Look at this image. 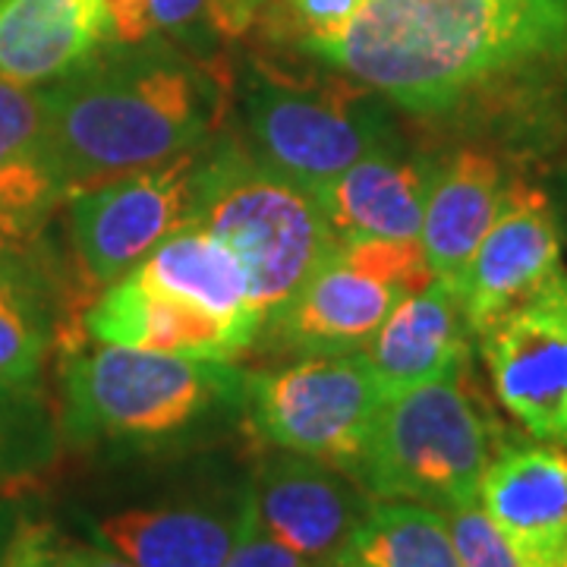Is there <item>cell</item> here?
<instances>
[{
	"label": "cell",
	"instance_id": "30",
	"mask_svg": "<svg viewBox=\"0 0 567 567\" xmlns=\"http://www.w3.org/2000/svg\"><path fill=\"white\" fill-rule=\"evenodd\" d=\"M224 567H312L303 561L297 551H290L281 546L268 529L262 527L259 514H256V502L249 507V517H246L244 533L237 539V546L230 551L227 565Z\"/></svg>",
	"mask_w": 567,
	"mask_h": 567
},
{
	"label": "cell",
	"instance_id": "21",
	"mask_svg": "<svg viewBox=\"0 0 567 567\" xmlns=\"http://www.w3.org/2000/svg\"><path fill=\"white\" fill-rule=\"evenodd\" d=\"M61 199L44 158V89L0 76V212L41 227Z\"/></svg>",
	"mask_w": 567,
	"mask_h": 567
},
{
	"label": "cell",
	"instance_id": "34",
	"mask_svg": "<svg viewBox=\"0 0 567 567\" xmlns=\"http://www.w3.org/2000/svg\"><path fill=\"white\" fill-rule=\"evenodd\" d=\"M558 567H567V555H565V561H561V565H558Z\"/></svg>",
	"mask_w": 567,
	"mask_h": 567
},
{
	"label": "cell",
	"instance_id": "6",
	"mask_svg": "<svg viewBox=\"0 0 567 567\" xmlns=\"http://www.w3.org/2000/svg\"><path fill=\"white\" fill-rule=\"evenodd\" d=\"M379 99L357 80L300 82L265 66L246 92L249 152L316 193L369 152L391 145V117Z\"/></svg>",
	"mask_w": 567,
	"mask_h": 567
},
{
	"label": "cell",
	"instance_id": "17",
	"mask_svg": "<svg viewBox=\"0 0 567 567\" xmlns=\"http://www.w3.org/2000/svg\"><path fill=\"white\" fill-rule=\"evenodd\" d=\"M470 334L457 293L432 278L388 312L363 353L391 398L470 365Z\"/></svg>",
	"mask_w": 567,
	"mask_h": 567
},
{
	"label": "cell",
	"instance_id": "29",
	"mask_svg": "<svg viewBox=\"0 0 567 567\" xmlns=\"http://www.w3.org/2000/svg\"><path fill=\"white\" fill-rule=\"evenodd\" d=\"M0 287H51L41 230L0 212Z\"/></svg>",
	"mask_w": 567,
	"mask_h": 567
},
{
	"label": "cell",
	"instance_id": "3",
	"mask_svg": "<svg viewBox=\"0 0 567 567\" xmlns=\"http://www.w3.org/2000/svg\"><path fill=\"white\" fill-rule=\"evenodd\" d=\"M244 404L246 372L234 360L102 344L63 372L61 435L73 445L152 451L203 435Z\"/></svg>",
	"mask_w": 567,
	"mask_h": 567
},
{
	"label": "cell",
	"instance_id": "32",
	"mask_svg": "<svg viewBox=\"0 0 567 567\" xmlns=\"http://www.w3.org/2000/svg\"><path fill=\"white\" fill-rule=\"evenodd\" d=\"M259 3H262V0H246V10H249V17H256V10H259Z\"/></svg>",
	"mask_w": 567,
	"mask_h": 567
},
{
	"label": "cell",
	"instance_id": "10",
	"mask_svg": "<svg viewBox=\"0 0 567 567\" xmlns=\"http://www.w3.org/2000/svg\"><path fill=\"white\" fill-rule=\"evenodd\" d=\"M252 502L262 527L312 567L347 561L375 505L344 470L293 451L262 457L252 480Z\"/></svg>",
	"mask_w": 567,
	"mask_h": 567
},
{
	"label": "cell",
	"instance_id": "23",
	"mask_svg": "<svg viewBox=\"0 0 567 567\" xmlns=\"http://www.w3.org/2000/svg\"><path fill=\"white\" fill-rule=\"evenodd\" d=\"M350 558L363 567H464L445 514L401 498H375Z\"/></svg>",
	"mask_w": 567,
	"mask_h": 567
},
{
	"label": "cell",
	"instance_id": "12",
	"mask_svg": "<svg viewBox=\"0 0 567 567\" xmlns=\"http://www.w3.org/2000/svg\"><path fill=\"white\" fill-rule=\"evenodd\" d=\"M404 297L394 284L344 262L334 246L309 281L265 319L256 341L300 360L360 353Z\"/></svg>",
	"mask_w": 567,
	"mask_h": 567
},
{
	"label": "cell",
	"instance_id": "28",
	"mask_svg": "<svg viewBox=\"0 0 567 567\" xmlns=\"http://www.w3.org/2000/svg\"><path fill=\"white\" fill-rule=\"evenodd\" d=\"M451 529L454 548L461 555L464 567H520L514 551L507 548L505 536L495 529V524L486 517L480 502L464 507L442 511Z\"/></svg>",
	"mask_w": 567,
	"mask_h": 567
},
{
	"label": "cell",
	"instance_id": "20",
	"mask_svg": "<svg viewBox=\"0 0 567 567\" xmlns=\"http://www.w3.org/2000/svg\"><path fill=\"white\" fill-rule=\"evenodd\" d=\"M148 284L181 293L189 303L230 322L262 328L259 312L249 306V281L240 259L196 221L181 224L155 246L140 265H133Z\"/></svg>",
	"mask_w": 567,
	"mask_h": 567
},
{
	"label": "cell",
	"instance_id": "25",
	"mask_svg": "<svg viewBox=\"0 0 567 567\" xmlns=\"http://www.w3.org/2000/svg\"><path fill=\"white\" fill-rule=\"evenodd\" d=\"M51 287H0V382L39 388L41 365L54 341Z\"/></svg>",
	"mask_w": 567,
	"mask_h": 567
},
{
	"label": "cell",
	"instance_id": "33",
	"mask_svg": "<svg viewBox=\"0 0 567 567\" xmlns=\"http://www.w3.org/2000/svg\"><path fill=\"white\" fill-rule=\"evenodd\" d=\"M334 567H363L360 561H353V558H347V561H341V565H334Z\"/></svg>",
	"mask_w": 567,
	"mask_h": 567
},
{
	"label": "cell",
	"instance_id": "13",
	"mask_svg": "<svg viewBox=\"0 0 567 567\" xmlns=\"http://www.w3.org/2000/svg\"><path fill=\"white\" fill-rule=\"evenodd\" d=\"M85 331L99 344L203 360H237L259 338L256 328L221 319L181 293L148 284L136 271L107 284L102 300L85 316Z\"/></svg>",
	"mask_w": 567,
	"mask_h": 567
},
{
	"label": "cell",
	"instance_id": "1",
	"mask_svg": "<svg viewBox=\"0 0 567 567\" xmlns=\"http://www.w3.org/2000/svg\"><path fill=\"white\" fill-rule=\"evenodd\" d=\"M347 80L439 117L567 63V0H365L331 39L306 41Z\"/></svg>",
	"mask_w": 567,
	"mask_h": 567
},
{
	"label": "cell",
	"instance_id": "27",
	"mask_svg": "<svg viewBox=\"0 0 567 567\" xmlns=\"http://www.w3.org/2000/svg\"><path fill=\"white\" fill-rule=\"evenodd\" d=\"M363 3L365 0H262L259 10L268 17L275 35H287L303 48L306 41L338 35Z\"/></svg>",
	"mask_w": 567,
	"mask_h": 567
},
{
	"label": "cell",
	"instance_id": "26",
	"mask_svg": "<svg viewBox=\"0 0 567 567\" xmlns=\"http://www.w3.org/2000/svg\"><path fill=\"white\" fill-rule=\"evenodd\" d=\"M3 567H136L123 555L99 546H82L73 539H63L54 527L25 524L17 529V539L10 546Z\"/></svg>",
	"mask_w": 567,
	"mask_h": 567
},
{
	"label": "cell",
	"instance_id": "8",
	"mask_svg": "<svg viewBox=\"0 0 567 567\" xmlns=\"http://www.w3.org/2000/svg\"><path fill=\"white\" fill-rule=\"evenodd\" d=\"M208 142L70 196V234L89 281L114 284L189 221Z\"/></svg>",
	"mask_w": 567,
	"mask_h": 567
},
{
	"label": "cell",
	"instance_id": "14",
	"mask_svg": "<svg viewBox=\"0 0 567 567\" xmlns=\"http://www.w3.org/2000/svg\"><path fill=\"white\" fill-rule=\"evenodd\" d=\"M480 507L505 536L520 567H558L567 555V451L502 445L492 457Z\"/></svg>",
	"mask_w": 567,
	"mask_h": 567
},
{
	"label": "cell",
	"instance_id": "18",
	"mask_svg": "<svg viewBox=\"0 0 567 567\" xmlns=\"http://www.w3.org/2000/svg\"><path fill=\"white\" fill-rule=\"evenodd\" d=\"M505 189L498 162L480 148H464L435 171L425 199L420 244L425 249L432 278L454 290L457 300L466 265L480 240L486 237L488 224L495 221Z\"/></svg>",
	"mask_w": 567,
	"mask_h": 567
},
{
	"label": "cell",
	"instance_id": "4",
	"mask_svg": "<svg viewBox=\"0 0 567 567\" xmlns=\"http://www.w3.org/2000/svg\"><path fill=\"white\" fill-rule=\"evenodd\" d=\"M189 221L215 234L240 259L249 306L262 322L338 246L316 193L234 140L208 142Z\"/></svg>",
	"mask_w": 567,
	"mask_h": 567
},
{
	"label": "cell",
	"instance_id": "24",
	"mask_svg": "<svg viewBox=\"0 0 567 567\" xmlns=\"http://www.w3.org/2000/svg\"><path fill=\"white\" fill-rule=\"evenodd\" d=\"M61 423L39 388L0 382V488L39 480L61 454Z\"/></svg>",
	"mask_w": 567,
	"mask_h": 567
},
{
	"label": "cell",
	"instance_id": "31",
	"mask_svg": "<svg viewBox=\"0 0 567 567\" xmlns=\"http://www.w3.org/2000/svg\"><path fill=\"white\" fill-rule=\"evenodd\" d=\"M20 524V507L13 505L10 498H0V567L7 565V555H10V546H13V539H17Z\"/></svg>",
	"mask_w": 567,
	"mask_h": 567
},
{
	"label": "cell",
	"instance_id": "15",
	"mask_svg": "<svg viewBox=\"0 0 567 567\" xmlns=\"http://www.w3.org/2000/svg\"><path fill=\"white\" fill-rule=\"evenodd\" d=\"M252 486L230 502L130 507L104 517L95 539L136 567H224L244 533Z\"/></svg>",
	"mask_w": 567,
	"mask_h": 567
},
{
	"label": "cell",
	"instance_id": "9",
	"mask_svg": "<svg viewBox=\"0 0 567 567\" xmlns=\"http://www.w3.org/2000/svg\"><path fill=\"white\" fill-rule=\"evenodd\" d=\"M495 398L536 442L567 447V268L476 334Z\"/></svg>",
	"mask_w": 567,
	"mask_h": 567
},
{
	"label": "cell",
	"instance_id": "11",
	"mask_svg": "<svg viewBox=\"0 0 567 567\" xmlns=\"http://www.w3.org/2000/svg\"><path fill=\"white\" fill-rule=\"evenodd\" d=\"M558 268L561 234L548 196L527 183H511L461 284V306L470 331H486Z\"/></svg>",
	"mask_w": 567,
	"mask_h": 567
},
{
	"label": "cell",
	"instance_id": "35",
	"mask_svg": "<svg viewBox=\"0 0 567 567\" xmlns=\"http://www.w3.org/2000/svg\"><path fill=\"white\" fill-rule=\"evenodd\" d=\"M0 3H3V0H0Z\"/></svg>",
	"mask_w": 567,
	"mask_h": 567
},
{
	"label": "cell",
	"instance_id": "16",
	"mask_svg": "<svg viewBox=\"0 0 567 567\" xmlns=\"http://www.w3.org/2000/svg\"><path fill=\"white\" fill-rule=\"evenodd\" d=\"M435 171V162L420 155L406 158L385 145L322 183L316 199L338 244L369 237L420 240Z\"/></svg>",
	"mask_w": 567,
	"mask_h": 567
},
{
	"label": "cell",
	"instance_id": "7",
	"mask_svg": "<svg viewBox=\"0 0 567 567\" xmlns=\"http://www.w3.org/2000/svg\"><path fill=\"white\" fill-rule=\"evenodd\" d=\"M388 391L365 353L246 372V420L265 445L357 473Z\"/></svg>",
	"mask_w": 567,
	"mask_h": 567
},
{
	"label": "cell",
	"instance_id": "19",
	"mask_svg": "<svg viewBox=\"0 0 567 567\" xmlns=\"http://www.w3.org/2000/svg\"><path fill=\"white\" fill-rule=\"evenodd\" d=\"M107 44L104 0H3L0 76L58 82Z\"/></svg>",
	"mask_w": 567,
	"mask_h": 567
},
{
	"label": "cell",
	"instance_id": "5",
	"mask_svg": "<svg viewBox=\"0 0 567 567\" xmlns=\"http://www.w3.org/2000/svg\"><path fill=\"white\" fill-rule=\"evenodd\" d=\"M498 423L470 388V365L391 394L353 480L372 498L451 511L480 502Z\"/></svg>",
	"mask_w": 567,
	"mask_h": 567
},
{
	"label": "cell",
	"instance_id": "22",
	"mask_svg": "<svg viewBox=\"0 0 567 567\" xmlns=\"http://www.w3.org/2000/svg\"><path fill=\"white\" fill-rule=\"evenodd\" d=\"M107 44L181 41L208 48L252 22L246 0H104Z\"/></svg>",
	"mask_w": 567,
	"mask_h": 567
},
{
	"label": "cell",
	"instance_id": "2",
	"mask_svg": "<svg viewBox=\"0 0 567 567\" xmlns=\"http://www.w3.org/2000/svg\"><path fill=\"white\" fill-rule=\"evenodd\" d=\"M230 80L171 44H107L44 89V158L63 199L215 136Z\"/></svg>",
	"mask_w": 567,
	"mask_h": 567
}]
</instances>
